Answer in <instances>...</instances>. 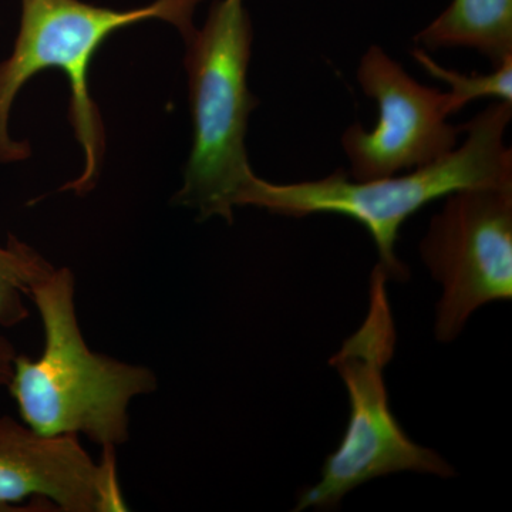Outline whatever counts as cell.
Segmentation results:
<instances>
[{
  "instance_id": "1",
  "label": "cell",
  "mask_w": 512,
  "mask_h": 512,
  "mask_svg": "<svg viewBox=\"0 0 512 512\" xmlns=\"http://www.w3.org/2000/svg\"><path fill=\"white\" fill-rule=\"evenodd\" d=\"M512 103L495 101L460 126L466 140L446 157L412 173L355 181L346 171L303 183L274 184L255 175L241 207L262 208L285 217L339 214L367 229L379 266L393 281H407L409 269L397 258L396 242L404 222L430 202L464 188L512 185V151L505 143Z\"/></svg>"
},
{
  "instance_id": "2",
  "label": "cell",
  "mask_w": 512,
  "mask_h": 512,
  "mask_svg": "<svg viewBox=\"0 0 512 512\" xmlns=\"http://www.w3.org/2000/svg\"><path fill=\"white\" fill-rule=\"evenodd\" d=\"M76 279L55 268L30 286L29 299L42 319L45 345L36 359L16 356L9 392L23 423L45 436H76L103 448L130 437V404L156 392L146 366L94 352L76 312Z\"/></svg>"
},
{
  "instance_id": "3",
  "label": "cell",
  "mask_w": 512,
  "mask_h": 512,
  "mask_svg": "<svg viewBox=\"0 0 512 512\" xmlns=\"http://www.w3.org/2000/svg\"><path fill=\"white\" fill-rule=\"evenodd\" d=\"M204 0H153L133 9H111L83 0H20V25L8 59L0 62V164L29 160L28 141L9 133L10 113L20 90L36 74L56 69L70 87L69 121L82 148L80 174L59 191L86 195L99 181L106 128L90 92V66L113 33L147 20H163L180 32L184 43L194 35V13Z\"/></svg>"
},
{
  "instance_id": "4",
  "label": "cell",
  "mask_w": 512,
  "mask_h": 512,
  "mask_svg": "<svg viewBox=\"0 0 512 512\" xmlns=\"http://www.w3.org/2000/svg\"><path fill=\"white\" fill-rule=\"evenodd\" d=\"M252 42L244 0H215L202 28L185 43L194 136L173 202L201 221L218 217L232 224L256 175L247 153L249 116L259 104L248 87Z\"/></svg>"
},
{
  "instance_id": "5",
  "label": "cell",
  "mask_w": 512,
  "mask_h": 512,
  "mask_svg": "<svg viewBox=\"0 0 512 512\" xmlns=\"http://www.w3.org/2000/svg\"><path fill=\"white\" fill-rule=\"evenodd\" d=\"M387 281L386 272L377 265L370 276L365 320L330 357L348 390V426L339 447L326 458L320 480L299 494L293 511L336 510L350 491L390 474L454 476V468L439 453L404 433L390 409L384 369L393 359L397 333Z\"/></svg>"
},
{
  "instance_id": "6",
  "label": "cell",
  "mask_w": 512,
  "mask_h": 512,
  "mask_svg": "<svg viewBox=\"0 0 512 512\" xmlns=\"http://www.w3.org/2000/svg\"><path fill=\"white\" fill-rule=\"evenodd\" d=\"M420 242V255L443 293L434 333L450 343L477 309L512 298V185L447 195Z\"/></svg>"
},
{
  "instance_id": "7",
  "label": "cell",
  "mask_w": 512,
  "mask_h": 512,
  "mask_svg": "<svg viewBox=\"0 0 512 512\" xmlns=\"http://www.w3.org/2000/svg\"><path fill=\"white\" fill-rule=\"evenodd\" d=\"M356 76L363 93L376 101L379 119L372 130L356 123L343 133L352 180H380L414 170L457 147L461 128L448 123L453 111L447 92L417 82L376 45L360 59Z\"/></svg>"
},
{
  "instance_id": "8",
  "label": "cell",
  "mask_w": 512,
  "mask_h": 512,
  "mask_svg": "<svg viewBox=\"0 0 512 512\" xmlns=\"http://www.w3.org/2000/svg\"><path fill=\"white\" fill-rule=\"evenodd\" d=\"M55 507L64 512L126 511L114 448L94 461L76 436H45L0 417V511Z\"/></svg>"
},
{
  "instance_id": "9",
  "label": "cell",
  "mask_w": 512,
  "mask_h": 512,
  "mask_svg": "<svg viewBox=\"0 0 512 512\" xmlns=\"http://www.w3.org/2000/svg\"><path fill=\"white\" fill-rule=\"evenodd\" d=\"M413 40L426 52L476 50L498 66L512 56V0H451Z\"/></svg>"
},
{
  "instance_id": "10",
  "label": "cell",
  "mask_w": 512,
  "mask_h": 512,
  "mask_svg": "<svg viewBox=\"0 0 512 512\" xmlns=\"http://www.w3.org/2000/svg\"><path fill=\"white\" fill-rule=\"evenodd\" d=\"M35 248L10 234L8 242L0 245V326L15 328L29 318L25 298L37 279L52 271Z\"/></svg>"
},
{
  "instance_id": "11",
  "label": "cell",
  "mask_w": 512,
  "mask_h": 512,
  "mask_svg": "<svg viewBox=\"0 0 512 512\" xmlns=\"http://www.w3.org/2000/svg\"><path fill=\"white\" fill-rule=\"evenodd\" d=\"M412 56L431 77L450 86V92L447 93L453 114L464 109L471 101L487 97L512 103V56L493 67L487 74H463L447 69L434 62L429 53L420 47H414Z\"/></svg>"
},
{
  "instance_id": "12",
  "label": "cell",
  "mask_w": 512,
  "mask_h": 512,
  "mask_svg": "<svg viewBox=\"0 0 512 512\" xmlns=\"http://www.w3.org/2000/svg\"><path fill=\"white\" fill-rule=\"evenodd\" d=\"M16 356L15 346L0 335V387L8 386Z\"/></svg>"
}]
</instances>
